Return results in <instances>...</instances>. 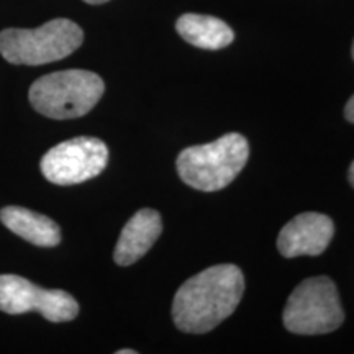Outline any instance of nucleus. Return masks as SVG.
<instances>
[{
  "mask_svg": "<svg viewBox=\"0 0 354 354\" xmlns=\"http://www.w3.org/2000/svg\"><path fill=\"white\" fill-rule=\"evenodd\" d=\"M245 276L234 264H218L187 279L176 292L172 318L180 331L209 333L241 302Z\"/></svg>",
  "mask_w": 354,
  "mask_h": 354,
  "instance_id": "nucleus-1",
  "label": "nucleus"
},
{
  "mask_svg": "<svg viewBox=\"0 0 354 354\" xmlns=\"http://www.w3.org/2000/svg\"><path fill=\"white\" fill-rule=\"evenodd\" d=\"M250 158V145L240 133H228L214 143L190 146L177 156V172L190 187L216 192L232 184Z\"/></svg>",
  "mask_w": 354,
  "mask_h": 354,
  "instance_id": "nucleus-2",
  "label": "nucleus"
},
{
  "mask_svg": "<svg viewBox=\"0 0 354 354\" xmlns=\"http://www.w3.org/2000/svg\"><path fill=\"white\" fill-rule=\"evenodd\" d=\"M105 84L95 73L68 69L46 74L30 87V104L44 117L55 120L79 118L102 99Z\"/></svg>",
  "mask_w": 354,
  "mask_h": 354,
  "instance_id": "nucleus-3",
  "label": "nucleus"
},
{
  "mask_svg": "<svg viewBox=\"0 0 354 354\" xmlns=\"http://www.w3.org/2000/svg\"><path fill=\"white\" fill-rule=\"evenodd\" d=\"M84 41L82 28L73 20L55 19L39 28L0 32V55L12 64L39 66L73 55Z\"/></svg>",
  "mask_w": 354,
  "mask_h": 354,
  "instance_id": "nucleus-4",
  "label": "nucleus"
},
{
  "mask_svg": "<svg viewBox=\"0 0 354 354\" xmlns=\"http://www.w3.org/2000/svg\"><path fill=\"white\" fill-rule=\"evenodd\" d=\"M282 320L295 335H325L338 330L344 312L335 282L326 276L300 282L289 295Z\"/></svg>",
  "mask_w": 354,
  "mask_h": 354,
  "instance_id": "nucleus-5",
  "label": "nucleus"
},
{
  "mask_svg": "<svg viewBox=\"0 0 354 354\" xmlns=\"http://www.w3.org/2000/svg\"><path fill=\"white\" fill-rule=\"evenodd\" d=\"M109 148L92 136H77L53 146L39 167L43 176L56 185H74L99 176L107 167Z\"/></svg>",
  "mask_w": 354,
  "mask_h": 354,
  "instance_id": "nucleus-6",
  "label": "nucleus"
},
{
  "mask_svg": "<svg viewBox=\"0 0 354 354\" xmlns=\"http://www.w3.org/2000/svg\"><path fill=\"white\" fill-rule=\"evenodd\" d=\"M0 310L10 315L38 312L48 322L63 323L77 317L79 304L59 289H41L15 274L0 276Z\"/></svg>",
  "mask_w": 354,
  "mask_h": 354,
  "instance_id": "nucleus-7",
  "label": "nucleus"
},
{
  "mask_svg": "<svg viewBox=\"0 0 354 354\" xmlns=\"http://www.w3.org/2000/svg\"><path fill=\"white\" fill-rule=\"evenodd\" d=\"M335 225L330 216L307 212L292 218L277 236V250L284 258L318 256L333 240Z\"/></svg>",
  "mask_w": 354,
  "mask_h": 354,
  "instance_id": "nucleus-8",
  "label": "nucleus"
},
{
  "mask_svg": "<svg viewBox=\"0 0 354 354\" xmlns=\"http://www.w3.org/2000/svg\"><path fill=\"white\" fill-rule=\"evenodd\" d=\"M162 233L161 215L153 209H141L127 221L113 251L118 266H130L151 250Z\"/></svg>",
  "mask_w": 354,
  "mask_h": 354,
  "instance_id": "nucleus-9",
  "label": "nucleus"
},
{
  "mask_svg": "<svg viewBox=\"0 0 354 354\" xmlns=\"http://www.w3.org/2000/svg\"><path fill=\"white\" fill-rule=\"evenodd\" d=\"M0 221L10 230L12 233L19 234L28 243L43 248H51L59 245L61 230L56 221L50 216L37 214L24 207H6L0 210Z\"/></svg>",
  "mask_w": 354,
  "mask_h": 354,
  "instance_id": "nucleus-10",
  "label": "nucleus"
},
{
  "mask_svg": "<svg viewBox=\"0 0 354 354\" xmlns=\"http://www.w3.org/2000/svg\"><path fill=\"white\" fill-rule=\"evenodd\" d=\"M176 30L189 44L202 50H221L234 39L233 30L223 20L201 13H184L176 21Z\"/></svg>",
  "mask_w": 354,
  "mask_h": 354,
  "instance_id": "nucleus-11",
  "label": "nucleus"
},
{
  "mask_svg": "<svg viewBox=\"0 0 354 354\" xmlns=\"http://www.w3.org/2000/svg\"><path fill=\"white\" fill-rule=\"evenodd\" d=\"M344 118H346L348 122L354 123V95L348 100L346 107H344Z\"/></svg>",
  "mask_w": 354,
  "mask_h": 354,
  "instance_id": "nucleus-12",
  "label": "nucleus"
},
{
  "mask_svg": "<svg viewBox=\"0 0 354 354\" xmlns=\"http://www.w3.org/2000/svg\"><path fill=\"white\" fill-rule=\"evenodd\" d=\"M348 179H349V184H351L353 187H354V161H353V165L349 166V171H348Z\"/></svg>",
  "mask_w": 354,
  "mask_h": 354,
  "instance_id": "nucleus-13",
  "label": "nucleus"
},
{
  "mask_svg": "<svg viewBox=\"0 0 354 354\" xmlns=\"http://www.w3.org/2000/svg\"><path fill=\"white\" fill-rule=\"evenodd\" d=\"M84 2L91 3V6H100V3H105V2H109V0H84Z\"/></svg>",
  "mask_w": 354,
  "mask_h": 354,
  "instance_id": "nucleus-14",
  "label": "nucleus"
},
{
  "mask_svg": "<svg viewBox=\"0 0 354 354\" xmlns=\"http://www.w3.org/2000/svg\"><path fill=\"white\" fill-rule=\"evenodd\" d=\"M117 354H136L135 349H120V351H117Z\"/></svg>",
  "mask_w": 354,
  "mask_h": 354,
  "instance_id": "nucleus-15",
  "label": "nucleus"
},
{
  "mask_svg": "<svg viewBox=\"0 0 354 354\" xmlns=\"http://www.w3.org/2000/svg\"><path fill=\"white\" fill-rule=\"evenodd\" d=\"M351 55H353V59H354V41H353V48H351Z\"/></svg>",
  "mask_w": 354,
  "mask_h": 354,
  "instance_id": "nucleus-16",
  "label": "nucleus"
}]
</instances>
